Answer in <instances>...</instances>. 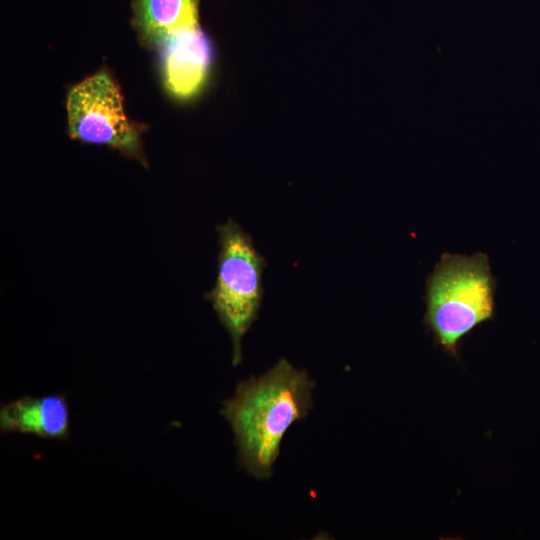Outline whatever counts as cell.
Here are the masks:
<instances>
[{
    "label": "cell",
    "mask_w": 540,
    "mask_h": 540,
    "mask_svg": "<svg viewBox=\"0 0 540 540\" xmlns=\"http://www.w3.org/2000/svg\"><path fill=\"white\" fill-rule=\"evenodd\" d=\"M164 84L178 99H189L203 87L213 59L210 39L195 27L172 34L160 45Z\"/></svg>",
    "instance_id": "cell-5"
},
{
    "label": "cell",
    "mask_w": 540,
    "mask_h": 540,
    "mask_svg": "<svg viewBox=\"0 0 540 540\" xmlns=\"http://www.w3.org/2000/svg\"><path fill=\"white\" fill-rule=\"evenodd\" d=\"M66 108L72 138L105 144L143 161L141 127L128 120L120 90L108 73H96L72 87Z\"/></svg>",
    "instance_id": "cell-4"
},
{
    "label": "cell",
    "mask_w": 540,
    "mask_h": 540,
    "mask_svg": "<svg viewBox=\"0 0 540 540\" xmlns=\"http://www.w3.org/2000/svg\"><path fill=\"white\" fill-rule=\"evenodd\" d=\"M315 382L305 370L280 359L259 377L238 383L221 414L234 435L238 461L257 480H266L289 427L312 408Z\"/></svg>",
    "instance_id": "cell-1"
},
{
    "label": "cell",
    "mask_w": 540,
    "mask_h": 540,
    "mask_svg": "<svg viewBox=\"0 0 540 540\" xmlns=\"http://www.w3.org/2000/svg\"><path fill=\"white\" fill-rule=\"evenodd\" d=\"M135 23L148 44L159 45L169 36L198 27V0H136Z\"/></svg>",
    "instance_id": "cell-6"
},
{
    "label": "cell",
    "mask_w": 540,
    "mask_h": 540,
    "mask_svg": "<svg viewBox=\"0 0 540 540\" xmlns=\"http://www.w3.org/2000/svg\"><path fill=\"white\" fill-rule=\"evenodd\" d=\"M496 279L489 257L444 252L425 282L423 323L434 343L459 359L462 340L496 315Z\"/></svg>",
    "instance_id": "cell-2"
},
{
    "label": "cell",
    "mask_w": 540,
    "mask_h": 540,
    "mask_svg": "<svg viewBox=\"0 0 540 540\" xmlns=\"http://www.w3.org/2000/svg\"><path fill=\"white\" fill-rule=\"evenodd\" d=\"M44 408V438L66 440L69 437V408L61 394L41 397Z\"/></svg>",
    "instance_id": "cell-8"
},
{
    "label": "cell",
    "mask_w": 540,
    "mask_h": 540,
    "mask_svg": "<svg viewBox=\"0 0 540 540\" xmlns=\"http://www.w3.org/2000/svg\"><path fill=\"white\" fill-rule=\"evenodd\" d=\"M44 408L41 397L24 396L0 407L2 433L30 434L44 438Z\"/></svg>",
    "instance_id": "cell-7"
},
{
    "label": "cell",
    "mask_w": 540,
    "mask_h": 540,
    "mask_svg": "<svg viewBox=\"0 0 540 540\" xmlns=\"http://www.w3.org/2000/svg\"><path fill=\"white\" fill-rule=\"evenodd\" d=\"M220 253L214 288L207 294L233 344V364L242 359L241 340L257 318L263 298L262 274L266 261L251 237L229 219L219 225Z\"/></svg>",
    "instance_id": "cell-3"
}]
</instances>
